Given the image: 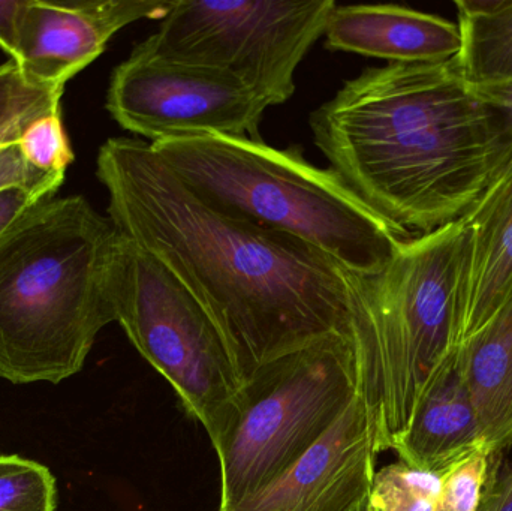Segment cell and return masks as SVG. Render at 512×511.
I'll use <instances>...</instances> for the list:
<instances>
[{
  "label": "cell",
  "mask_w": 512,
  "mask_h": 511,
  "mask_svg": "<svg viewBox=\"0 0 512 511\" xmlns=\"http://www.w3.org/2000/svg\"><path fill=\"white\" fill-rule=\"evenodd\" d=\"M465 230L451 222L403 243L372 275H354L351 339L378 453L393 450L456 356V303Z\"/></svg>",
  "instance_id": "5b68a950"
},
{
  "label": "cell",
  "mask_w": 512,
  "mask_h": 511,
  "mask_svg": "<svg viewBox=\"0 0 512 511\" xmlns=\"http://www.w3.org/2000/svg\"><path fill=\"white\" fill-rule=\"evenodd\" d=\"M116 321L170 383L186 414L206 429L215 449L245 383L206 309L161 261L125 236Z\"/></svg>",
  "instance_id": "52a82bcc"
},
{
  "label": "cell",
  "mask_w": 512,
  "mask_h": 511,
  "mask_svg": "<svg viewBox=\"0 0 512 511\" xmlns=\"http://www.w3.org/2000/svg\"><path fill=\"white\" fill-rule=\"evenodd\" d=\"M357 395L354 342L340 333L258 369L243 386L215 447L221 471L218 510L261 491L288 470Z\"/></svg>",
  "instance_id": "8992f818"
},
{
  "label": "cell",
  "mask_w": 512,
  "mask_h": 511,
  "mask_svg": "<svg viewBox=\"0 0 512 511\" xmlns=\"http://www.w3.org/2000/svg\"><path fill=\"white\" fill-rule=\"evenodd\" d=\"M150 146L216 212L307 243L352 275L379 272L409 240L331 168L310 164L298 146L280 150L225 135L170 138Z\"/></svg>",
  "instance_id": "277c9868"
},
{
  "label": "cell",
  "mask_w": 512,
  "mask_h": 511,
  "mask_svg": "<svg viewBox=\"0 0 512 511\" xmlns=\"http://www.w3.org/2000/svg\"><path fill=\"white\" fill-rule=\"evenodd\" d=\"M29 0H0V48L14 62Z\"/></svg>",
  "instance_id": "603a6c76"
},
{
  "label": "cell",
  "mask_w": 512,
  "mask_h": 511,
  "mask_svg": "<svg viewBox=\"0 0 512 511\" xmlns=\"http://www.w3.org/2000/svg\"><path fill=\"white\" fill-rule=\"evenodd\" d=\"M57 485L45 465L0 455V511H56Z\"/></svg>",
  "instance_id": "d6986e66"
},
{
  "label": "cell",
  "mask_w": 512,
  "mask_h": 511,
  "mask_svg": "<svg viewBox=\"0 0 512 511\" xmlns=\"http://www.w3.org/2000/svg\"><path fill=\"white\" fill-rule=\"evenodd\" d=\"M460 221L465 240L457 287V350L492 318L512 287V162Z\"/></svg>",
  "instance_id": "7c38bea8"
},
{
  "label": "cell",
  "mask_w": 512,
  "mask_h": 511,
  "mask_svg": "<svg viewBox=\"0 0 512 511\" xmlns=\"http://www.w3.org/2000/svg\"><path fill=\"white\" fill-rule=\"evenodd\" d=\"M462 48L457 68L468 83L512 80V0H457Z\"/></svg>",
  "instance_id": "2e32d148"
},
{
  "label": "cell",
  "mask_w": 512,
  "mask_h": 511,
  "mask_svg": "<svg viewBox=\"0 0 512 511\" xmlns=\"http://www.w3.org/2000/svg\"><path fill=\"white\" fill-rule=\"evenodd\" d=\"M62 95L27 80L12 60L0 65V146L17 141L36 117L60 108Z\"/></svg>",
  "instance_id": "e0dca14e"
},
{
  "label": "cell",
  "mask_w": 512,
  "mask_h": 511,
  "mask_svg": "<svg viewBox=\"0 0 512 511\" xmlns=\"http://www.w3.org/2000/svg\"><path fill=\"white\" fill-rule=\"evenodd\" d=\"M490 455L512 446V287L498 311L456 353Z\"/></svg>",
  "instance_id": "9a60e30c"
},
{
  "label": "cell",
  "mask_w": 512,
  "mask_h": 511,
  "mask_svg": "<svg viewBox=\"0 0 512 511\" xmlns=\"http://www.w3.org/2000/svg\"><path fill=\"white\" fill-rule=\"evenodd\" d=\"M442 477L402 461L376 471L367 507L370 511H435Z\"/></svg>",
  "instance_id": "ac0fdd59"
},
{
  "label": "cell",
  "mask_w": 512,
  "mask_h": 511,
  "mask_svg": "<svg viewBox=\"0 0 512 511\" xmlns=\"http://www.w3.org/2000/svg\"><path fill=\"white\" fill-rule=\"evenodd\" d=\"M45 200H48V197L29 189L9 188L0 191V236L24 213Z\"/></svg>",
  "instance_id": "cb8c5ba5"
},
{
  "label": "cell",
  "mask_w": 512,
  "mask_h": 511,
  "mask_svg": "<svg viewBox=\"0 0 512 511\" xmlns=\"http://www.w3.org/2000/svg\"><path fill=\"white\" fill-rule=\"evenodd\" d=\"M96 176L108 218L206 309L243 383L319 339L351 338L354 275L318 249L216 212L138 138L105 141Z\"/></svg>",
  "instance_id": "6da1fadb"
},
{
  "label": "cell",
  "mask_w": 512,
  "mask_h": 511,
  "mask_svg": "<svg viewBox=\"0 0 512 511\" xmlns=\"http://www.w3.org/2000/svg\"><path fill=\"white\" fill-rule=\"evenodd\" d=\"M17 146L30 167L50 176L65 177L75 158L60 108L27 123Z\"/></svg>",
  "instance_id": "ffe728a7"
},
{
  "label": "cell",
  "mask_w": 512,
  "mask_h": 511,
  "mask_svg": "<svg viewBox=\"0 0 512 511\" xmlns=\"http://www.w3.org/2000/svg\"><path fill=\"white\" fill-rule=\"evenodd\" d=\"M123 234L81 197L48 198L0 236V378L62 383L116 321Z\"/></svg>",
  "instance_id": "3957f363"
},
{
  "label": "cell",
  "mask_w": 512,
  "mask_h": 511,
  "mask_svg": "<svg viewBox=\"0 0 512 511\" xmlns=\"http://www.w3.org/2000/svg\"><path fill=\"white\" fill-rule=\"evenodd\" d=\"M490 471V450L481 449L442 477L435 511H477Z\"/></svg>",
  "instance_id": "44dd1931"
},
{
  "label": "cell",
  "mask_w": 512,
  "mask_h": 511,
  "mask_svg": "<svg viewBox=\"0 0 512 511\" xmlns=\"http://www.w3.org/2000/svg\"><path fill=\"white\" fill-rule=\"evenodd\" d=\"M481 449H487L486 443L454 356L427 390L393 452L409 467L444 476Z\"/></svg>",
  "instance_id": "5bb4252c"
},
{
  "label": "cell",
  "mask_w": 512,
  "mask_h": 511,
  "mask_svg": "<svg viewBox=\"0 0 512 511\" xmlns=\"http://www.w3.org/2000/svg\"><path fill=\"white\" fill-rule=\"evenodd\" d=\"M375 435L360 395L294 465L245 500L216 511H355L376 474Z\"/></svg>",
  "instance_id": "8fae6325"
},
{
  "label": "cell",
  "mask_w": 512,
  "mask_h": 511,
  "mask_svg": "<svg viewBox=\"0 0 512 511\" xmlns=\"http://www.w3.org/2000/svg\"><path fill=\"white\" fill-rule=\"evenodd\" d=\"M355 511H370V510H369V507H367V503H366V504H363V506L358 507V509Z\"/></svg>",
  "instance_id": "484cf974"
},
{
  "label": "cell",
  "mask_w": 512,
  "mask_h": 511,
  "mask_svg": "<svg viewBox=\"0 0 512 511\" xmlns=\"http://www.w3.org/2000/svg\"><path fill=\"white\" fill-rule=\"evenodd\" d=\"M105 108L120 128L155 144L198 135L261 140L267 105L227 72L134 47L111 75Z\"/></svg>",
  "instance_id": "9c48e42d"
},
{
  "label": "cell",
  "mask_w": 512,
  "mask_h": 511,
  "mask_svg": "<svg viewBox=\"0 0 512 511\" xmlns=\"http://www.w3.org/2000/svg\"><path fill=\"white\" fill-rule=\"evenodd\" d=\"M324 39L328 50L396 65L450 62L462 48L457 24L396 5H336Z\"/></svg>",
  "instance_id": "4fadbf2b"
},
{
  "label": "cell",
  "mask_w": 512,
  "mask_h": 511,
  "mask_svg": "<svg viewBox=\"0 0 512 511\" xmlns=\"http://www.w3.org/2000/svg\"><path fill=\"white\" fill-rule=\"evenodd\" d=\"M330 168L403 236L462 219L512 162V122L456 59L367 68L310 114Z\"/></svg>",
  "instance_id": "7a4b0ae2"
},
{
  "label": "cell",
  "mask_w": 512,
  "mask_h": 511,
  "mask_svg": "<svg viewBox=\"0 0 512 511\" xmlns=\"http://www.w3.org/2000/svg\"><path fill=\"white\" fill-rule=\"evenodd\" d=\"M468 86L475 96L498 108V110L504 111L512 122V80L499 81V83H468Z\"/></svg>",
  "instance_id": "d4e9b609"
},
{
  "label": "cell",
  "mask_w": 512,
  "mask_h": 511,
  "mask_svg": "<svg viewBox=\"0 0 512 511\" xmlns=\"http://www.w3.org/2000/svg\"><path fill=\"white\" fill-rule=\"evenodd\" d=\"M2 146H3V144H2Z\"/></svg>",
  "instance_id": "4316f807"
},
{
  "label": "cell",
  "mask_w": 512,
  "mask_h": 511,
  "mask_svg": "<svg viewBox=\"0 0 512 511\" xmlns=\"http://www.w3.org/2000/svg\"><path fill=\"white\" fill-rule=\"evenodd\" d=\"M501 470V456L490 455V471L477 511H512V465Z\"/></svg>",
  "instance_id": "7402d4cb"
},
{
  "label": "cell",
  "mask_w": 512,
  "mask_h": 511,
  "mask_svg": "<svg viewBox=\"0 0 512 511\" xmlns=\"http://www.w3.org/2000/svg\"><path fill=\"white\" fill-rule=\"evenodd\" d=\"M334 8V0H176L135 47L227 72L274 107L294 96L298 65L324 36Z\"/></svg>",
  "instance_id": "ba28073f"
},
{
  "label": "cell",
  "mask_w": 512,
  "mask_h": 511,
  "mask_svg": "<svg viewBox=\"0 0 512 511\" xmlns=\"http://www.w3.org/2000/svg\"><path fill=\"white\" fill-rule=\"evenodd\" d=\"M176 0H29L14 63L38 86L63 92L123 27L161 21Z\"/></svg>",
  "instance_id": "30bf717a"
}]
</instances>
